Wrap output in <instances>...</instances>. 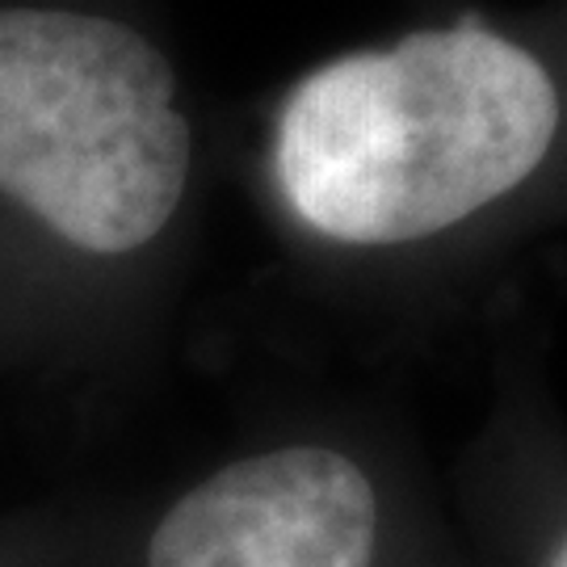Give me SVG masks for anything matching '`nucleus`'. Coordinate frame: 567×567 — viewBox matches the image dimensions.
I'll return each instance as SVG.
<instances>
[{"mask_svg": "<svg viewBox=\"0 0 567 567\" xmlns=\"http://www.w3.org/2000/svg\"><path fill=\"white\" fill-rule=\"evenodd\" d=\"M559 122L547 63L458 21L303 76L274 126V182L320 240L416 248L526 189Z\"/></svg>", "mask_w": 567, "mask_h": 567, "instance_id": "f257e3e1", "label": "nucleus"}, {"mask_svg": "<svg viewBox=\"0 0 567 567\" xmlns=\"http://www.w3.org/2000/svg\"><path fill=\"white\" fill-rule=\"evenodd\" d=\"M194 135L140 30L0 9V194L84 257H131L182 210Z\"/></svg>", "mask_w": 567, "mask_h": 567, "instance_id": "f03ea898", "label": "nucleus"}, {"mask_svg": "<svg viewBox=\"0 0 567 567\" xmlns=\"http://www.w3.org/2000/svg\"><path fill=\"white\" fill-rule=\"evenodd\" d=\"M143 567H446L395 463L286 442L215 466L156 522Z\"/></svg>", "mask_w": 567, "mask_h": 567, "instance_id": "7ed1b4c3", "label": "nucleus"}, {"mask_svg": "<svg viewBox=\"0 0 567 567\" xmlns=\"http://www.w3.org/2000/svg\"><path fill=\"white\" fill-rule=\"evenodd\" d=\"M529 567H567V513L555 517L547 534L538 538V547L529 555Z\"/></svg>", "mask_w": 567, "mask_h": 567, "instance_id": "20e7f679", "label": "nucleus"}]
</instances>
